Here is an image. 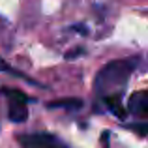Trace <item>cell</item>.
<instances>
[{"mask_svg":"<svg viewBox=\"0 0 148 148\" xmlns=\"http://www.w3.org/2000/svg\"><path fill=\"white\" fill-rule=\"evenodd\" d=\"M133 69H135V60H131V58L109 62L107 66H103L99 69L98 77H96V83H94L96 92L98 94H107L109 90H112L116 86H124Z\"/></svg>","mask_w":148,"mask_h":148,"instance_id":"obj_1","label":"cell"},{"mask_svg":"<svg viewBox=\"0 0 148 148\" xmlns=\"http://www.w3.org/2000/svg\"><path fill=\"white\" fill-rule=\"evenodd\" d=\"M19 143L25 148H66L54 135H49V133L23 135V137H19Z\"/></svg>","mask_w":148,"mask_h":148,"instance_id":"obj_2","label":"cell"},{"mask_svg":"<svg viewBox=\"0 0 148 148\" xmlns=\"http://www.w3.org/2000/svg\"><path fill=\"white\" fill-rule=\"evenodd\" d=\"M127 109L133 112V116H141L145 118L148 114V96L145 90H139L135 94L130 96V101H127Z\"/></svg>","mask_w":148,"mask_h":148,"instance_id":"obj_3","label":"cell"},{"mask_svg":"<svg viewBox=\"0 0 148 148\" xmlns=\"http://www.w3.org/2000/svg\"><path fill=\"white\" fill-rule=\"evenodd\" d=\"M8 114H10V120H11V122H15V124H23L26 118H28V105L23 103V101L10 99Z\"/></svg>","mask_w":148,"mask_h":148,"instance_id":"obj_4","label":"cell"},{"mask_svg":"<svg viewBox=\"0 0 148 148\" xmlns=\"http://www.w3.org/2000/svg\"><path fill=\"white\" fill-rule=\"evenodd\" d=\"M49 109H68V111H73V109H81L83 107V99L79 98H62V99H53L47 105Z\"/></svg>","mask_w":148,"mask_h":148,"instance_id":"obj_5","label":"cell"},{"mask_svg":"<svg viewBox=\"0 0 148 148\" xmlns=\"http://www.w3.org/2000/svg\"><path fill=\"white\" fill-rule=\"evenodd\" d=\"M105 101H107L109 111H111L116 118H126V109H124L122 103H120V96H109Z\"/></svg>","mask_w":148,"mask_h":148,"instance_id":"obj_6","label":"cell"},{"mask_svg":"<svg viewBox=\"0 0 148 148\" xmlns=\"http://www.w3.org/2000/svg\"><path fill=\"white\" fill-rule=\"evenodd\" d=\"M4 94H6V96H8L10 99H15V101H23V103H26V105H28V103H32V101H34L32 98H28L26 94H23L21 90H15V88H4Z\"/></svg>","mask_w":148,"mask_h":148,"instance_id":"obj_7","label":"cell"},{"mask_svg":"<svg viewBox=\"0 0 148 148\" xmlns=\"http://www.w3.org/2000/svg\"><path fill=\"white\" fill-rule=\"evenodd\" d=\"M0 73H13V75H19V73H17V71H15V69H13V68H11V66H10V64H8V62H6V60H4V58H2V56H0Z\"/></svg>","mask_w":148,"mask_h":148,"instance_id":"obj_8","label":"cell"},{"mask_svg":"<svg viewBox=\"0 0 148 148\" xmlns=\"http://www.w3.org/2000/svg\"><path fill=\"white\" fill-rule=\"evenodd\" d=\"M84 53V49L83 47H79V49H75V51H68L66 53V60H71V58H77L79 54H83Z\"/></svg>","mask_w":148,"mask_h":148,"instance_id":"obj_9","label":"cell"},{"mask_svg":"<svg viewBox=\"0 0 148 148\" xmlns=\"http://www.w3.org/2000/svg\"><path fill=\"white\" fill-rule=\"evenodd\" d=\"M71 30H75V32L83 34V36H88V28H86L84 25H73V26H71Z\"/></svg>","mask_w":148,"mask_h":148,"instance_id":"obj_10","label":"cell"},{"mask_svg":"<svg viewBox=\"0 0 148 148\" xmlns=\"http://www.w3.org/2000/svg\"><path fill=\"white\" fill-rule=\"evenodd\" d=\"M130 127H131V130H135L139 135H141V137H145V131H146V126H145V124H139V126H130Z\"/></svg>","mask_w":148,"mask_h":148,"instance_id":"obj_11","label":"cell"}]
</instances>
